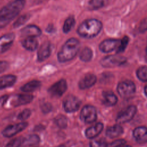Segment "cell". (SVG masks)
<instances>
[{
	"label": "cell",
	"mask_w": 147,
	"mask_h": 147,
	"mask_svg": "<svg viewBox=\"0 0 147 147\" xmlns=\"http://www.w3.org/2000/svg\"><path fill=\"white\" fill-rule=\"evenodd\" d=\"M102 28V23L96 19L84 21L78 28V33L84 38H92L97 36Z\"/></svg>",
	"instance_id": "cell-1"
},
{
	"label": "cell",
	"mask_w": 147,
	"mask_h": 147,
	"mask_svg": "<svg viewBox=\"0 0 147 147\" xmlns=\"http://www.w3.org/2000/svg\"><path fill=\"white\" fill-rule=\"evenodd\" d=\"M75 20L74 17H69L67 18L64 23L63 30L64 33H68L74 26Z\"/></svg>",
	"instance_id": "cell-27"
},
{
	"label": "cell",
	"mask_w": 147,
	"mask_h": 147,
	"mask_svg": "<svg viewBox=\"0 0 147 147\" xmlns=\"http://www.w3.org/2000/svg\"><path fill=\"white\" fill-rule=\"evenodd\" d=\"M61 147H63V146H61Z\"/></svg>",
	"instance_id": "cell-43"
},
{
	"label": "cell",
	"mask_w": 147,
	"mask_h": 147,
	"mask_svg": "<svg viewBox=\"0 0 147 147\" xmlns=\"http://www.w3.org/2000/svg\"><path fill=\"white\" fill-rule=\"evenodd\" d=\"M103 129V125L101 122H98L94 125L86 129L85 134L88 138H94L98 136Z\"/></svg>",
	"instance_id": "cell-18"
},
{
	"label": "cell",
	"mask_w": 147,
	"mask_h": 147,
	"mask_svg": "<svg viewBox=\"0 0 147 147\" xmlns=\"http://www.w3.org/2000/svg\"><path fill=\"white\" fill-rule=\"evenodd\" d=\"M136 141L139 144L147 142V127L145 126H139L136 127L133 132Z\"/></svg>",
	"instance_id": "cell-14"
},
{
	"label": "cell",
	"mask_w": 147,
	"mask_h": 147,
	"mask_svg": "<svg viewBox=\"0 0 147 147\" xmlns=\"http://www.w3.org/2000/svg\"><path fill=\"white\" fill-rule=\"evenodd\" d=\"M80 119L86 123H91L96 119L97 114L95 107L86 105L83 107L80 113Z\"/></svg>",
	"instance_id": "cell-6"
},
{
	"label": "cell",
	"mask_w": 147,
	"mask_h": 147,
	"mask_svg": "<svg viewBox=\"0 0 147 147\" xmlns=\"http://www.w3.org/2000/svg\"><path fill=\"white\" fill-rule=\"evenodd\" d=\"M41 86V82L38 80H32L21 87V90L25 92H32L38 89Z\"/></svg>",
	"instance_id": "cell-23"
},
{
	"label": "cell",
	"mask_w": 147,
	"mask_h": 147,
	"mask_svg": "<svg viewBox=\"0 0 147 147\" xmlns=\"http://www.w3.org/2000/svg\"><path fill=\"white\" fill-rule=\"evenodd\" d=\"M118 101L117 96L111 91H106L103 93V103L107 106L115 105Z\"/></svg>",
	"instance_id": "cell-20"
},
{
	"label": "cell",
	"mask_w": 147,
	"mask_h": 147,
	"mask_svg": "<svg viewBox=\"0 0 147 147\" xmlns=\"http://www.w3.org/2000/svg\"><path fill=\"white\" fill-rule=\"evenodd\" d=\"M22 36L36 37L39 36L41 34V29L37 26L34 25H28L23 28L21 31Z\"/></svg>",
	"instance_id": "cell-15"
},
{
	"label": "cell",
	"mask_w": 147,
	"mask_h": 147,
	"mask_svg": "<svg viewBox=\"0 0 147 147\" xmlns=\"http://www.w3.org/2000/svg\"><path fill=\"white\" fill-rule=\"evenodd\" d=\"M51 54V45L49 42L47 41L42 44L37 52V59L40 61L46 60Z\"/></svg>",
	"instance_id": "cell-17"
},
{
	"label": "cell",
	"mask_w": 147,
	"mask_h": 147,
	"mask_svg": "<svg viewBox=\"0 0 147 147\" xmlns=\"http://www.w3.org/2000/svg\"><path fill=\"white\" fill-rule=\"evenodd\" d=\"M80 100L72 95H69L63 100L64 110L67 113H73L77 111L80 106Z\"/></svg>",
	"instance_id": "cell-8"
},
{
	"label": "cell",
	"mask_w": 147,
	"mask_h": 147,
	"mask_svg": "<svg viewBox=\"0 0 147 147\" xmlns=\"http://www.w3.org/2000/svg\"><path fill=\"white\" fill-rule=\"evenodd\" d=\"M30 114H31V112L29 109H25L19 114L18 116V118L21 121L26 120L29 117V116L30 115Z\"/></svg>",
	"instance_id": "cell-34"
},
{
	"label": "cell",
	"mask_w": 147,
	"mask_h": 147,
	"mask_svg": "<svg viewBox=\"0 0 147 147\" xmlns=\"http://www.w3.org/2000/svg\"><path fill=\"white\" fill-rule=\"evenodd\" d=\"M40 142V138L37 135L32 134L22 140V144L25 146L37 145Z\"/></svg>",
	"instance_id": "cell-25"
},
{
	"label": "cell",
	"mask_w": 147,
	"mask_h": 147,
	"mask_svg": "<svg viewBox=\"0 0 147 147\" xmlns=\"http://www.w3.org/2000/svg\"><path fill=\"white\" fill-rule=\"evenodd\" d=\"M90 147H107L108 145L103 139L92 140L90 143Z\"/></svg>",
	"instance_id": "cell-31"
},
{
	"label": "cell",
	"mask_w": 147,
	"mask_h": 147,
	"mask_svg": "<svg viewBox=\"0 0 147 147\" xmlns=\"http://www.w3.org/2000/svg\"><path fill=\"white\" fill-rule=\"evenodd\" d=\"M8 67V64L6 61H0V73L5 71Z\"/></svg>",
	"instance_id": "cell-38"
},
{
	"label": "cell",
	"mask_w": 147,
	"mask_h": 147,
	"mask_svg": "<svg viewBox=\"0 0 147 147\" xmlns=\"http://www.w3.org/2000/svg\"><path fill=\"white\" fill-rule=\"evenodd\" d=\"M22 45L26 49L33 51L38 47V42L35 37H26L22 40Z\"/></svg>",
	"instance_id": "cell-22"
},
{
	"label": "cell",
	"mask_w": 147,
	"mask_h": 147,
	"mask_svg": "<svg viewBox=\"0 0 147 147\" xmlns=\"http://www.w3.org/2000/svg\"><path fill=\"white\" fill-rule=\"evenodd\" d=\"M22 142V140L20 138H16L10 141L5 147H20Z\"/></svg>",
	"instance_id": "cell-33"
},
{
	"label": "cell",
	"mask_w": 147,
	"mask_h": 147,
	"mask_svg": "<svg viewBox=\"0 0 147 147\" xmlns=\"http://www.w3.org/2000/svg\"><path fill=\"white\" fill-rule=\"evenodd\" d=\"M33 96L30 94H18L15 96L11 102L14 106H19L29 103L33 100Z\"/></svg>",
	"instance_id": "cell-16"
},
{
	"label": "cell",
	"mask_w": 147,
	"mask_h": 147,
	"mask_svg": "<svg viewBox=\"0 0 147 147\" xmlns=\"http://www.w3.org/2000/svg\"><path fill=\"white\" fill-rule=\"evenodd\" d=\"M55 122L60 128H65L67 126V119L63 115H59L55 119Z\"/></svg>",
	"instance_id": "cell-29"
},
{
	"label": "cell",
	"mask_w": 147,
	"mask_h": 147,
	"mask_svg": "<svg viewBox=\"0 0 147 147\" xmlns=\"http://www.w3.org/2000/svg\"><path fill=\"white\" fill-rule=\"evenodd\" d=\"M118 147H131V146L130 145H125V144H123V145H122L121 146H119Z\"/></svg>",
	"instance_id": "cell-40"
},
{
	"label": "cell",
	"mask_w": 147,
	"mask_h": 147,
	"mask_svg": "<svg viewBox=\"0 0 147 147\" xmlns=\"http://www.w3.org/2000/svg\"><path fill=\"white\" fill-rule=\"evenodd\" d=\"M136 112V107L134 105H130L118 114L116 118V121L118 123L127 122L133 119Z\"/></svg>",
	"instance_id": "cell-7"
},
{
	"label": "cell",
	"mask_w": 147,
	"mask_h": 147,
	"mask_svg": "<svg viewBox=\"0 0 147 147\" xmlns=\"http://www.w3.org/2000/svg\"><path fill=\"white\" fill-rule=\"evenodd\" d=\"M41 109L43 113H47L52 110V105L49 103H48V102L44 103L41 106Z\"/></svg>",
	"instance_id": "cell-36"
},
{
	"label": "cell",
	"mask_w": 147,
	"mask_h": 147,
	"mask_svg": "<svg viewBox=\"0 0 147 147\" xmlns=\"http://www.w3.org/2000/svg\"><path fill=\"white\" fill-rule=\"evenodd\" d=\"M27 126L28 123L25 122L11 125L6 127L2 131V133L5 137H10L23 130Z\"/></svg>",
	"instance_id": "cell-10"
},
{
	"label": "cell",
	"mask_w": 147,
	"mask_h": 147,
	"mask_svg": "<svg viewBox=\"0 0 147 147\" xmlns=\"http://www.w3.org/2000/svg\"><path fill=\"white\" fill-rule=\"evenodd\" d=\"M117 92L121 98L126 99H130L132 98L135 94V84L130 80L121 82L117 86Z\"/></svg>",
	"instance_id": "cell-4"
},
{
	"label": "cell",
	"mask_w": 147,
	"mask_h": 147,
	"mask_svg": "<svg viewBox=\"0 0 147 147\" xmlns=\"http://www.w3.org/2000/svg\"><path fill=\"white\" fill-rule=\"evenodd\" d=\"M120 41L117 39H106L103 40L99 45V49L104 53L113 51L118 47Z\"/></svg>",
	"instance_id": "cell-11"
},
{
	"label": "cell",
	"mask_w": 147,
	"mask_h": 147,
	"mask_svg": "<svg viewBox=\"0 0 147 147\" xmlns=\"http://www.w3.org/2000/svg\"><path fill=\"white\" fill-rule=\"evenodd\" d=\"M137 78L142 82H147V66H141L137 71Z\"/></svg>",
	"instance_id": "cell-28"
},
{
	"label": "cell",
	"mask_w": 147,
	"mask_h": 147,
	"mask_svg": "<svg viewBox=\"0 0 147 147\" xmlns=\"http://www.w3.org/2000/svg\"><path fill=\"white\" fill-rule=\"evenodd\" d=\"M29 17H30V16L28 14H25V15L21 16L14 22V27L18 28V27L22 25L25 22H26L28 20V19L29 18Z\"/></svg>",
	"instance_id": "cell-32"
},
{
	"label": "cell",
	"mask_w": 147,
	"mask_h": 147,
	"mask_svg": "<svg viewBox=\"0 0 147 147\" xmlns=\"http://www.w3.org/2000/svg\"><path fill=\"white\" fill-rule=\"evenodd\" d=\"M96 82V77L95 75L92 74H87L79 81V87L82 90L87 89L94 86Z\"/></svg>",
	"instance_id": "cell-13"
},
{
	"label": "cell",
	"mask_w": 147,
	"mask_h": 147,
	"mask_svg": "<svg viewBox=\"0 0 147 147\" xmlns=\"http://www.w3.org/2000/svg\"><path fill=\"white\" fill-rule=\"evenodd\" d=\"M14 33H7L0 37V53L6 51L12 45L14 40Z\"/></svg>",
	"instance_id": "cell-12"
},
{
	"label": "cell",
	"mask_w": 147,
	"mask_h": 147,
	"mask_svg": "<svg viewBox=\"0 0 147 147\" xmlns=\"http://www.w3.org/2000/svg\"><path fill=\"white\" fill-rule=\"evenodd\" d=\"M138 29L141 33H144L147 31V17L144 18L141 21Z\"/></svg>",
	"instance_id": "cell-35"
},
{
	"label": "cell",
	"mask_w": 147,
	"mask_h": 147,
	"mask_svg": "<svg viewBox=\"0 0 147 147\" xmlns=\"http://www.w3.org/2000/svg\"><path fill=\"white\" fill-rule=\"evenodd\" d=\"M109 2V0H90L88 7L91 10H98L107 5Z\"/></svg>",
	"instance_id": "cell-24"
},
{
	"label": "cell",
	"mask_w": 147,
	"mask_h": 147,
	"mask_svg": "<svg viewBox=\"0 0 147 147\" xmlns=\"http://www.w3.org/2000/svg\"><path fill=\"white\" fill-rule=\"evenodd\" d=\"M126 60V58L122 56L110 55L103 58L100 61V64L104 67H114L123 64Z\"/></svg>",
	"instance_id": "cell-5"
},
{
	"label": "cell",
	"mask_w": 147,
	"mask_h": 147,
	"mask_svg": "<svg viewBox=\"0 0 147 147\" xmlns=\"http://www.w3.org/2000/svg\"><path fill=\"white\" fill-rule=\"evenodd\" d=\"M146 52H147V46H146Z\"/></svg>",
	"instance_id": "cell-42"
},
{
	"label": "cell",
	"mask_w": 147,
	"mask_h": 147,
	"mask_svg": "<svg viewBox=\"0 0 147 147\" xmlns=\"http://www.w3.org/2000/svg\"><path fill=\"white\" fill-rule=\"evenodd\" d=\"M129 37L127 36H124L121 40H120V44L117 48V53H121L123 52L126 48L129 42Z\"/></svg>",
	"instance_id": "cell-30"
},
{
	"label": "cell",
	"mask_w": 147,
	"mask_h": 147,
	"mask_svg": "<svg viewBox=\"0 0 147 147\" xmlns=\"http://www.w3.org/2000/svg\"><path fill=\"white\" fill-rule=\"evenodd\" d=\"M92 57V50L88 48V47H85L82 49L81 51L79 57L80 60L83 61L84 62H88L91 60Z\"/></svg>",
	"instance_id": "cell-26"
},
{
	"label": "cell",
	"mask_w": 147,
	"mask_h": 147,
	"mask_svg": "<svg viewBox=\"0 0 147 147\" xmlns=\"http://www.w3.org/2000/svg\"><path fill=\"white\" fill-rule=\"evenodd\" d=\"M25 0H14L0 10V21H6L16 17L22 10Z\"/></svg>",
	"instance_id": "cell-3"
},
{
	"label": "cell",
	"mask_w": 147,
	"mask_h": 147,
	"mask_svg": "<svg viewBox=\"0 0 147 147\" xmlns=\"http://www.w3.org/2000/svg\"><path fill=\"white\" fill-rule=\"evenodd\" d=\"M126 143V141L124 140H118L114 142H113L111 144H110V147H118L122 145H123Z\"/></svg>",
	"instance_id": "cell-37"
},
{
	"label": "cell",
	"mask_w": 147,
	"mask_h": 147,
	"mask_svg": "<svg viewBox=\"0 0 147 147\" xmlns=\"http://www.w3.org/2000/svg\"><path fill=\"white\" fill-rule=\"evenodd\" d=\"M67 84L64 79H61L52 84L48 89L49 93L53 96L60 97L67 90Z\"/></svg>",
	"instance_id": "cell-9"
},
{
	"label": "cell",
	"mask_w": 147,
	"mask_h": 147,
	"mask_svg": "<svg viewBox=\"0 0 147 147\" xmlns=\"http://www.w3.org/2000/svg\"><path fill=\"white\" fill-rule=\"evenodd\" d=\"M7 98H8V96L6 95H5L0 97V107L2 106L5 103Z\"/></svg>",
	"instance_id": "cell-39"
},
{
	"label": "cell",
	"mask_w": 147,
	"mask_h": 147,
	"mask_svg": "<svg viewBox=\"0 0 147 147\" xmlns=\"http://www.w3.org/2000/svg\"><path fill=\"white\" fill-rule=\"evenodd\" d=\"M80 48L79 41L75 38L68 39L62 46L57 54V59L60 62H66L74 59Z\"/></svg>",
	"instance_id": "cell-2"
},
{
	"label": "cell",
	"mask_w": 147,
	"mask_h": 147,
	"mask_svg": "<svg viewBox=\"0 0 147 147\" xmlns=\"http://www.w3.org/2000/svg\"><path fill=\"white\" fill-rule=\"evenodd\" d=\"M16 76L13 75H7L0 77V90L13 86L16 81Z\"/></svg>",
	"instance_id": "cell-19"
},
{
	"label": "cell",
	"mask_w": 147,
	"mask_h": 147,
	"mask_svg": "<svg viewBox=\"0 0 147 147\" xmlns=\"http://www.w3.org/2000/svg\"><path fill=\"white\" fill-rule=\"evenodd\" d=\"M123 132V130L122 127L119 125L117 124L108 127L106 131V134L108 137L114 138L121 135Z\"/></svg>",
	"instance_id": "cell-21"
},
{
	"label": "cell",
	"mask_w": 147,
	"mask_h": 147,
	"mask_svg": "<svg viewBox=\"0 0 147 147\" xmlns=\"http://www.w3.org/2000/svg\"><path fill=\"white\" fill-rule=\"evenodd\" d=\"M144 92H145V94L146 96H147V86L144 88Z\"/></svg>",
	"instance_id": "cell-41"
}]
</instances>
